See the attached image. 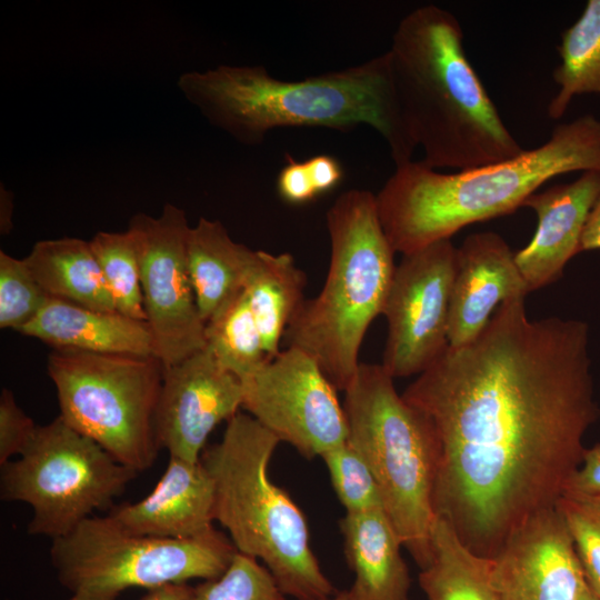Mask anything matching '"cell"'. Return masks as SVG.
<instances>
[{
  "label": "cell",
  "mask_w": 600,
  "mask_h": 600,
  "mask_svg": "<svg viewBox=\"0 0 600 600\" xmlns=\"http://www.w3.org/2000/svg\"><path fill=\"white\" fill-rule=\"evenodd\" d=\"M138 473L58 416L37 427L17 460L1 466L0 497L29 504L28 533L54 540L113 508Z\"/></svg>",
  "instance_id": "cell-10"
},
{
  "label": "cell",
  "mask_w": 600,
  "mask_h": 600,
  "mask_svg": "<svg viewBox=\"0 0 600 600\" xmlns=\"http://www.w3.org/2000/svg\"><path fill=\"white\" fill-rule=\"evenodd\" d=\"M306 284L290 253L256 251L243 290L270 359L281 351L286 330L306 300Z\"/></svg>",
  "instance_id": "cell-23"
},
{
  "label": "cell",
  "mask_w": 600,
  "mask_h": 600,
  "mask_svg": "<svg viewBox=\"0 0 600 600\" xmlns=\"http://www.w3.org/2000/svg\"><path fill=\"white\" fill-rule=\"evenodd\" d=\"M318 600H352L350 598V596L348 594V591L344 590V591H341L339 593H336L334 596H331L329 598H326V599H318Z\"/></svg>",
  "instance_id": "cell-39"
},
{
  "label": "cell",
  "mask_w": 600,
  "mask_h": 600,
  "mask_svg": "<svg viewBox=\"0 0 600 600\" xmlns=\"http://www.w3.org/2000/svg\"><path fill=\"white\" fill-rule=\"evenodd\" d=\"M190 228L184 210L166 203L158 217L137 213L127 229L137 247L146 322L163 367L206 348L187 262Z\"/></svg>",
  "instance_id": "cell-11"
},
{
  "label": "cell",
  "mask_w": 600,
  "mask_h": 600,
  "mask_svg": "<svg viewBox=\"0 0 600 600\" xmlns=\"http://www.w3.org/2000/svg\"><path fill=\"white\" fill-rule=\"evenodd\" d=\"M189 600H287L267 567L237 552L226 572L196 587Z\"/></svg>",
  "instance_id": "cell-29"
},
{
  "label": "cell",
  "mask_w": 600,
  "mask_h": 600,
  "mask_svg": "<svg viewBox=\"0 0 600 600\" xmlns=\"http://www.w3.org/2000/svg\"><path fill=\"white\" fill-rule=\"evenodd\" d=\"M561 59L553 71L558 91L548 116L560 119L576 96L600 94V0H589L579 19L561 34Z\"/></svg>",
  "instance_id": "cell-25"
},
{
  "label": "cell",
  "mask_w": 600,
  "mask_h": 600,
  "mask_svg": "<svg viewBox=\"0 0 600 600\" xmlns=\"http://www.w3.org/2000/svg\"><path fill=\"white\" fill-rule=\"evenodd\" d=\"M24 261L49 298L117 311L89 241L76 237L41 240Z\"/></svg>",
  "instance_id": "cell-22"
},
{
  "label": "cell",
  "mask_w": 600,
  "mask_h": 600,
  "mask_svg": "<svg viewBox=\"0 0 600 600\" xmlns=\"http://www.w3.org/2000/svg\"><path fill=\"white\" fill-rule=\"evenodd\" d=\"M18 332L58 350L156 356L147 322L118 311H99L54 298H49L38 314Z\"/></svg>",
  "instance_id": "cell-19"
},
{
  "label": "cell",
  "mask_w": 600,
  "mask_h": 600,
  "mask_svg": "<svg viewBox=\"0 0 600 600\" xmlns=\"http://www.w3.org/2000/svg\"><path fill=\"white\" fill-rule=\"evenodd\" d=\"M241 382L247 413L304 458L347 441L338 390L304 351L288 347Z\"/></svg>",
  "instance_id": "cell-12"
},
{
  "label": "cell",
  "mask_w": 600,
  "mask_h": 600,
  "mask_svg": "<svg viewBox=\"0 0 600 600\" xmlns=\"http://www.w3.org/2000/svg\"><path fill=\"white\" fill-rule=\"evenodd\" d=\"M428 600H503L491 579V560L464 546L443 519L431 527V560L419 574Z\"/></svg>",
  "instance_id": "cell-24"
},
{
  "label": "cell",
  "mask_w": 600,
  "mask_h": 600,
  "mask_svg": "<svg viewBox=\"0 0 600 600\" xmlns=\"http://www.w3.org/2000/svg\"><path fill=\"white\" fill-rule=\"evenodd\" d=\"M256 251L236 242L218 220L201 217L190 228L188 270L204 323L243 290Z\"/></svg>",
  "instance_id": "cell-21"
},
{
  "label": "cell",
  "mask_w": 600,
  "mask_h": 600,
  "mask_svg": "<svg viewBox=\"0 0 600 600\" xmlns=\"http://www.w3.org/2000/svg\"><path fill=\"white\" fill-rule=\"evenodd\" d=\"M204 338L206 348L220 366L240 380L270 360L244 290L206 322Z\"/></svg>",
  "instance_id": "cell-26"
},
{
  "label": "cell",
  "mask_w": 600,
  "mask_h": 600,
  "mask_svg": "<svg viewBox=\"0 0 600 600\" xmlns=\"http://www.w3.org/2000/svg\"><path fill=\"white\" fill-rule=\"evenodd\" d=\"M320 458L329 471L333 490L346 512L383 509L373 473L348 441L328 450Z\"/></svg>",
  "instance_id": "cell-28"
},
{
  "label": "cell",
  "mask_w": 600,
  "mask_h": 600,
  "mask_svg": "<svg viewBox=\"0 0 600 600\" xmlns=\"http://www.w3.org/2000/svg\"><path fill=\"white\" fill-rule=\"evenodd\" d=\"M13 196L3 184L0 187V231L9 234L12 229Z\"/></svg>",
  "instance_id": "cell-38"
},
{
  "label": "cell",
  "mask_w": 600,
  "mask_h": 600,
  "mask_svg": "<svg viewBox=\"0 0 600 600\" xmlns=\"http://www.w3.org/2000/svg\"><path fill=\"white\" fill-rule=\"evenodd\" d=\"M279 442L248 413L227 421L222 439L200 457L213 481L214 521L238 552L264 562L286 596L326 599L334 589L310 546L304 513L268 474Z\"/></svg>",
  "instance_id": "cell-5"
},
{
  "label": "cell",
  "mask_w": 600,
  "mask_h": 600,
  "mask_svg": "<svg viewBox=\"0 0 600 600\" xmlns=\"http://www.w3.org/2000/svg\"><path fill=\"white\" fill-rule=\"evenodd\" d=\"M213 481L201 461L170 456L146 498L113 507L109 516L133 534L183 540L213 531Z\"/></svg>",
  "instance_id": "cell-18"
},
{
  "label": "cell",
  "mask_w": 600,
  "mask_h": 600,
  "mask_svg": "<svg viewBox=\"0 0 600 600\" xmlns=\"http://www.w3.org/2000/svg\"><path fill=\"white\" fill-rule=\"evenodd\" d=\"M600 249V193L587 218L579 244V253Z\"/></svg>",
  "instance_id": "cell-36"
},
{
  "label": "cell",
  "mask_w": 600,
  "mask_h": 600,
  "mask_svg": "<svg viewBox=\"0 0 600 600\" xmlns=\"http://www.w3.org/2000/svg\"><path fill=\"white\" fill-rule=\"evenodd\" d=\"M580 600H600L596 594H593L590 589Z\"/></svg>",
  "instance_id": "cell-40"
},
{
  "label": "cell",
  "mask_w": 600,
  "mask_h": 600,
  "mask_svg": "<svg viewBox=\"0 0 600 600\" xmlns=\"http://www.w3.org/2000/svg\"><path fill=\"white\" fill-rule=\"evenodd\" d=\"M557 507L573 538L588 587L600 598V496L563 494Z\"/></svg>",
  "instance_id": "cell-31"
},
{
  "label": "cell",
  "mask_w": 600,
  "mask_h": 600,
  "mask_svg": "<svg viewBox=\"0 0 600 600\" xmlns=\"http://www.w3.org/2000/svg\"><path fill=\"white\" fill-rule=\"evenodd\" d=\"M599 193L600 171L590 170L526 200L523 207L537 214V229L530 242L514 252V260L529 292L559 280L569 260L579 253L581 234Z\"/></svg>",
  "instance_id": "cell-17"
},
{
  "label": "cell",
  "mask_w": 600,
  "mask_h": 600,
  "mask_svg": "<svg viewBox=\"0 0 600 600\" xmlns=\"http://www.w3.org/2000/svg\"><path fill=\"white\" fill-rule=\"evenodd\" d=\"M589 337L582 320H532L524 298L511 299L402 392L434 430V516L474 553L493 558L580 467L600 417Z\"/></svg>",
  "instance_id": "cell-1"
},
{
  "label": "cell",
  "mask_w": 600,
  "mask_h": 600,
  "mask_svg": "<svg viewBox=\"0 0 600 600\" xmlns=\"http://www.w3.org/2000/svg\"><path fill=\"white\" fill-rule=\"evenodd\" d=\"M183 97L213 127L244 146L279 128L351 130L369 126L387 142L396 167L412 160L386 52L358 66L298 81L280 80L262 66L219 64L178 78Z\"/></svg>",
  "instance_id": "cell-2"
},
{
  "label": "cell",
  "mask_w": 600,
  "mask_h": 600,
  "mask_svg": "<svg viewBox=\"0 0 600 600\" xmlns=\"http://www.w3.org/2000/svg\"><path fill=\"white\" fill-rule=\"evenodd\" d=\"M241 380L204 348L163 367L154 429L169 456L197 462L213 429L242 408Z\"/></svg>",
  "instance_id": "cell-14"
},
{
  "label": "cell",
  "mask_w": 600,
  "mask_h": 600,
  "mask_svg": "<svg viewBox=\"0 0 600 600\" xmlns=\"http://www.w3.org/2000/svg\"><path fill=\"white\" fill-rule=\"evenodd\" d=\"M277 191L282 201L293 206L304 204L318 198L306 163L289 157L287 164L278 174Z\"/></svg>",
  "instance_id": "cell-33"
},
{
  "label": "cell",
  "mask_w": 600,
  "mask_h": 600,
  "mask_svg": "<svg viewBox=\"0 0 600 600\" xmlns=\"http://www.w3.org/2000/svg\"><path fill=\"white\" fill-rule=\"evenodd\" d=\"M60 417L120 463L146 471L160 446L154 419L163 364L156 356L53 349L47 363Z\"/></svg>",
  "instance_id": "cell-9"
},
{
  "label": "cell",
  "mask_w": 600,
  "mask_h": 600,
  "mask_svg": "<svg viewBox=\"0 0 600 600\" xmlns=\"http://www.w3.org/2000/svg\"><path fill=\"white\" fill-rule=\"evenodd\" d=\"M89 242L117 311L146 322L139 258L130 231H99Z\"/></svg>",
  "instance_id": "cell-27"
},
{
  "label": "cell",
  "mask_w": 600,
  "mask_h": 600,
  "mask_svg": "<svg viewBox=\"0 0 600 600\" xmlns=\"http://www.w3.org/2000/svg\"><path fill=\"white\" fill-rule=\"evenodd\" d=\"M386 54L401 118L426 166L464 170L526 150L468 60L451 12L426 4L407 13Z\"/></svg>",
  "instance_id": "cell-3"
},
{
  "label": "cell",
  "mask_w": 600,
  "mask_h": 600,
  "mask_svg": "<svg viewBox=\"0 0 600 600\" xmlns=\"http://www.w3.org/2000/svg\"><path fill=\"white\" fill-rule=\"evenodd\" d=\"M563 494L600 496V443L586 448L582 462L569 479Z\"/></svg>",
  "instance_id": "cell-34"
},
{
  "label": "cell",
  "mask_w": 600,
  "mask_h": 600,
  "mask_svg": "<svg viewBox=\"0 0 600 600\" xmlns=\"http://www.w3.org/2000/svg\"><path fill=\"white\" fill-rule=\"evenodd\" d=\"M458 248L441 240L403 254L382 309L381 366L394 379L420 374L449 347V310Z\"/></svg>",
  "instance_id": "cell-13"
},
{
  "label": "cell",
  "mask_w": 600,
  "mask_h": 600,
  "mask_svg": "<svg viewBox=\"0 0 600 600\" xmlns=\"http://www.w3.org/2000/svg\"><path fill=\"white\" fill-rule=\"evenodd\" d=\"M529 292L507 241L492 231L468 236L457 252L448 341L470 343L484 330L494 311L508 300Z\"/></svg>",
  "instance_id": "cell-16"
},
{
  "label": "cell",
  "mask_w": 600,
  "mask_h": 600,
  "mask_svg": "<svg viewBox=\"0 0 600 600\" xmlns=\"http://www.w3.org/2000/svg\"><path fill=\"white\" fill-rule=\"evenodd\" d=\"M49 300L24 259L0 251V328L19 331Z\"/></svg>",
  "instance_id": "cell-30"
},
{
  "label": "cell",
  "mask_w": 600,
  "mask_h": 600,
  "mask_svg": "<svg viewBox=\"0 0 600 600\" xmlns=\"http://www.w3.org/2000/svg\"><path fill=\"white\" fill-rule=\"evenodd\" d=\"M330 262L320 292L306 299L283 341L320 366L336 389L346 391L359 366V352L382 309L396 267L382 229L376 194L350 189L326 214Z\"/></svg>",
  "instance_id": "cell-6"
},
{
  "label": "cell",
  "mask_w": 600,
  "mask_h": 600,
  "mask_svg": "<svg viewBox=\"0 0 600 600\" xmlns=\"http://www.w3.org/2000/svg\"><path fill=\"white\" fill-rule=\"evenodd\" d=\"M343 553L354 581L352 600H410L401 540L383 509L346 512L339 521Z\"/></svg>",
  "instance_id": "cell-20"
},
{
  "label": "cell",
  "mask_w": 600,
  "mask_h": 600,
  "mask_svg": "<svg viewBox=\"0 0 600 600\" xmlns=\"http://www.w3.org/2000/svg\"><path fill=\"white\" fill-rule=\"evenodd\" d=\"M37 427L19 407L12 391L3 388L0 396V467L24 450Z\"/></svg>",
  "instance_id": "cell-32"
},
{
  "label": "cell",
  "mask_w": 600,
  "mask_h": 600,
  "mask_svg": "<svg viewBox=\"0 0 600 600\" xmlns=\"http://www.w3.org/2000/svg\"><path fill=\"white\" fill-rule=\"evenodd\" d=\"M192 587L188 583H169L148 590L141 600H189ZM67 600H87L78 596H71Z\"/></svg>",
  "instance_id": "cell-37"
},
{
  "label": "cell",
  "mask_w": 600,
  "mask_h": 600,
  "mask_svg": "<svg viewBox=\"0 0 600 600\" xmlns=\"http://www.w3.org/2000/svg\"><path fill=\"white\" fill-rule=\"evenodd\" d=\"M347 441L378 483L383 510L420 570L431 560L437 440L428 417L381 364L360 363L344 391Z\"/></svg>",
  "instance_id": "cell-7"
},
{
  "label": "cell",
  "mask_w": 600,
  "mask_h": 600,
  "mask_svg": "<svg viewBox=\"0 0 600 600\" xmlns=\"http://www.w3.org/2000/svg\"><path fill=\"white\" fill-rule=\"evenodd\" d=\"M237 549L213 530L193 539L133 534L109 514L92 516L52 540L50 560L72 596L116 600L130 588L148 590L191 579L212 580L229 568Z\"/></svg>",
  "instance_id": "cell-8"
},
{
  "label": "cell",
  "mask_w": 600,
  "mask_h": 600,
  "mask_svg": "<svg viewBox=\"0 0 600 600\" xmlns=\"http://www.w3.org/2000/svg\"><path fill=\"white\" fill-rule=\"evenodd\" d=\"M490 560L491 579L503 600H580L589 591L557 506L528 517Z\"/></svg>",
  "instance_id": "cell-15"
},
{
  "label": "cell",
  "mask_w": 600,
  "mask_h": 600,
  "mask_svg": "<svg viewBox=\"0 0 600 600\" xmlns=\"http://www.w3.org/2000/svg\"><path fill=\"white\" fill-rule=\"evenodd\" d=\"M304 163L318 197L333 190L344 174L340 162L329 154L314 156Z\"/></svg>",
  "instance_id": "cell-35"
},
{
  "label": "cell",
  "mask_w": 600,
  "mask_h": 600,
  "mask_svg": "<svg viewBox=\"0 0 600 600\" xmlns=\"http://www.w3.org/2000/svg\"><path fill=\"white\" fill-rule=\"evenodd\" d=\"M600 171V120L591 114L558 124L541 146L517 157L452 173L422 161L396 167L376 194L382 229L408 254L469 224L514 212L547 181L573 171Z\"/></svg>",
  "instance_id": "cell-4"
}]
</instances>
